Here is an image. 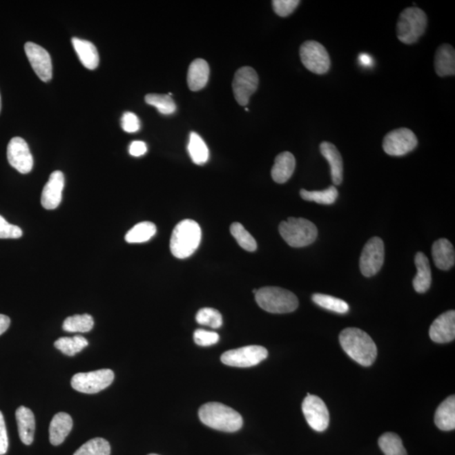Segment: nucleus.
Returning <instances> with one entry per match:
<instances>
[{
  "mask_svg": "<svg viewBox=\"0 0 455 455\" xmlns=\"http://www.w3.org/2000/svg\"><path fill=\"white\" fill-rule=\"evenodd\" d=\"M255 297L260 307L269 313H291L299 307L296 294L278 287H264L258 290Z\"/></svg>",
  "mask_w": 455,
  "mask_h": 455,
  "instance_id": "20e7f679",
  "label": "nucleus"
},
{
  "mask_svg": "<svg viewBox=\"0 0 455 455\" xmlns=\"http://www.w3.org/2000/svg\"><path fill=\"white\" fill-rule=\"evenodd\" d=\"M279 233L290 246L300 248L316 242L318 229L312 222L303 217H289L279 225Z\"/></svg>",
  "mask_w": 455,
  "mask_h": 455,
  "instance_id": "39448f33",
  "label": "nucleus"
},
{
  "mask_svg": "<svg viewBox=\"0 0 455 455\" xmlns=\"http://www.w3.org/2000/svg\"><path fill=\"white\" fill-rule=\"evenodd\" d=\"M434 67L441 77L455 75V51L452 46L443 44L435 55Z\"/></svg>",
  "mask_w": 455,
  "mask_h": 455,
  "instance_id": "5701e85b",
  "label": "nucleus"
},
{
  "mask_svg": "<svg viewBox=\"0 0 455 455\" xmlns=\"http://www.w3.org/2000/svg\"><path fill=\"white\" fill-rule=\"evenodd\" d=\"M122 128L127 133H136L140 129L139 117L133 113H125L122 117Z\"/></svg>",
  "mask_w": 455,
  "mask_h": 455,
  "instance_id": "79ce46f5",
  "label": "nucleus"
},
{
  "mask_svg": "<svg viewBox=\"0 0 455 455\" xmlns=\"http://www.w3.org/2000/svg\"><path fill=\"white\" fill-rule=\"evenodd\" d=\"M147 152V145L143 141H135L129 147L130 155L135 157H140Z\"/></svg>",
  "mask_w": 455,
  "mask_h": 455,
  "instance_id": "c03bdc74",
  "label": "nucleus"
},
{
  "mask_svg": "<svg viewBox=\"0 0 455 455\" xmlns=\"http://www.w3.org/2000/svg\"><path fill=\"white\" fill-rule=\"evenodd\" d=\"M10 319L9 317L5 315H1L0 313V336L8 330V328L10 327Z\"/></svg>",
  "mask_w": 455,
  "mask_h": 455,
  "instance_id": "a18cd8bd",
  "label": "nucleus"
},
{
  "mask_svg": "<svg viewBox=\"0 0 455 455\" xmlns=\"http://www.w3.org/2000/svg\"><path fill=\"white\" fill-rule=\"evenodd\" d=\"M378 446L385 455H407L403 441L398 435L386 433L378 439Z\"/></svg>",
  "mask_w": 455,
  "mask_h": 455,
  "instance_id": "2f4dec72",
  "label": "nucleus"
},
{
  "mask_svg": "<svg viewBox=\"0 0 455 455\" xmlns=\"http://www.w3.org/2000/svg\"><path fill=\"white\" fill-rule=\"evenodd\" d=\"M15 418L21 442L26 445H32L36 429L35 416L33 412L29 408L21 405L15 412Z\"/></svg>",
  "mask_w": 455,
  "mask_h": 455,
  "instance_id": "a211bd4d",
  "label": "nucleus"
},
{
  "mask_svg": "<svg viewBox=\"0 0 455 455\" xmlns=\"http://www.w3.org/2000/svg\"><path fill=\"white\" fill-rule=\"evenodd\" d=\"M7 158L11 166L21 174H28L33 167V157L28 143L20 137H13L8 144Z\"/></svg>",
  "mask_w": 455,
  "mask_h": 455,
  "instance_id": "4468645a",
  "label": "nucleus"
},
{
  "mask_svg": "<svg viewBox=\"0 0 455 455\" xmlns=\"http://www.w3.org/2000/svg\"><path fill=\"white\" fill-rule=\"evenodd\" d=\"M191 159L197 166H202L208 162L209 151L204 139L196 133H191L189 144L187 146Z\"/></svg>",
  "mask_w": 455,
  "mask_h": 455,
  "instance_id": "cd10ccee",
  "label": "nucleus"
},
{
  "mask_svg": "<svg viewBox=\"0 0 455 455\" xmlns=\"http://www.w3.org/2000/svg\"><path fill=\"white\" fill-rule=\"evenodd\" d=\"M148 455H159V454H148Z\"/></svg>",
  "mask_w": 455,
  "mask_h": 455,
  "instance_id": "09e8293b",
  "label": "nucleus"
},
{
  "mask_svg": "<svg viewBox=\"0 0 455 455\" xmlns=\"http://www.w3.org/2000/svg\"><path fill=\"white\" fill-rule=\"evenodd\" d=\"M114 377L113 371L107 369L89 373H79L72 376L71 385L79 392L95 394L112 385Z\"/></svg>",
  "mask_w": 455,
  "mask_h": 455,
  "instance_id": "0eeeda50",
  "label": "nucleus"
},
{
  "mask_svg": "<svg viewBox=\"0 0 455 455\" xmlns=\"http://www.w3.org/2000/svg\"><path fill=\"white\" fill-rule=\"evenodd\" d=\"M145 101L156 107L163 115L173 114L177 110V106L169 95L148 94L145 97Z\"/></svg>",
  "mask_w": 455,
  "mask_h": 455,
  "instance_id": "e433bc0d",
  "label": "nucleus"
},
{
  "mask_svg": "<svg viewBox=\"0 0 455 455\" xmlns=\"http://www.w3.org/2000/svg\"><path fill=\"white\" fill-rule=\"evenodd\" d=\"M342 349L359 365L369 367L377 357V347L369 334L358 328H346L340 334Z\"/></svg>",
  "mask_w": 455,
  "mask_h": 455,
  "instance_id": "f257e3e1",
  "label": "nucleus"
},
{
  "mask_svg": "<svg viewBox=\"0 0 455 455\" xmlns=\"http://www.w3.org/2000/svg\"><path fill=\"white\" fill-rule=\"evenodd\" d=\"M427 14L419 8H407L400 13L397 21V37L405 44H414L425 32Z\"/></svg>",
  "mask_w": 455,
  "mask_h": 455,
  "instance_id": "423d86ee",
  "label": "nucleus"
},
{
  "mask_svg": "<svg viewBox=\"0 0 455 455\" xmlns=\"http://www.w3.org/2000/svg\"><path fill=\"white\" fill-rule=\"evenodd\" d=\"M302 411L312 429L317 432L327 429L330 422V414L326 404L320 397L308 393L302 404Z\"/></svg>",
  "mask_w": 455,
  "mask_h": 455,
  "instance_id": "ddd939ff",
  "label": "nucleus"
},
{
  "mask_svg": "<svg viewBox=\"0 0 455 455\" xmlns=\"http://www.w3.org/2000/svg\"><path fill=\"white\" fill-rule=\"evenodd\" d=\"M110 446L108 441L102 438H95L84 443L74 455H110Z\"/></svg>",
  "mask_w": 455,
  "mask_h": 455,
  "instance_id": "f704fd0d",
  "label": "nucleus"
},
{
  "mask_svg": "<svg viewBox=\"0 0 455 455\" xmlns=\"http://www.w3.org/2000/svg\"><path fill=\"white\" fill-rule=\"evenodd\" d=\"M296 160L290 152H282L275 159L271 169V177L275 182L282 184L289 181L296 170Z\"/></svg>",
  "mask_w": 455,
  "mask_h": 455,
  "instance_id": "412c9836",
  "label": "nucleus"
},
{
  "mask_svg": "<svg viewBox=\"0 0 455 455\" xmlns=\"http://www.w3.org/2000/svg\"><path fill=\"white\" fill-rule=\"evenodd\" d=\"M209 65L204 59H195L190 64L187 72V84L189 89L193 91L204 89L209 81Z\"/></svg>",
  "mask_w": 455,
  "mask_h": 455,
  "instance_id": "393cba45",
  "label": "nucleus"
},
{
  "mask_svg": "<svg viewBox=\"0 0 455 455\" xmlns=\"http://www.w3.org/2000/svg\"><path fill=\"white\" fill-rule=\"evenodd\" d=\"M196 320L202 326H208L213 329H217L223 325V318L221 313L215 309L202 308L197 313Z\"/></svg>",
  "mask_w": 455,
  "mask_h": 455,
  "instance_id": "4c0bfd02",
  "label": "nucleus"
},
{
  "mask_svg": "<svg viewBox=\"0 0 455 455\" xmlns=\"http://www.w3.org/2000/svg\"><path fill=\"white\" fill-rule=\"evenodd\" d=\"M72 428V420L68 413L59 412L49 426V441L52 445L59 446L63 443Z\"/></svg>",
  "mask_w": 455,
  "mask_h": 455,
  "instance_id": "6ab92c4d",
  "label": "nucleus"
},
{
  "mask_svg": "<svg viewBox=\"0 0 455 455\" xmlns=\"http://www.w3.org/2000/svg\"><path fill=\"white\" fill-rule=\"evenodd\" d=\"M193 338L197 345L201 347L212 346L220 341L219 334L214 331L204 330V329H197L194 332Z\"/></svg>",
  "mask_w": 455,
  "mask_h": 455,
  "instance_id": "58836bf2",
  "label": "nucleus"
},
{
  "mask_svg": "<svg viewBox=\"0 0 455 455\" xmlns=\"http://www.w3.org/2000/svg\"><path fill=\"white\" fill-rule=\"evenodd\" d=\"M434 261L438 269L443 271L452 269L455 263V252L453 244L447 239L438 240L432 248Z\"/></svg>",
  "mask_w": 455,
  "mask_h": 455,
  "instance_id": "aec40b11",
  "label": "nucleus"
},
{
  "mask_svg": "<svg viewBox=\"0 0 455 455\" xmlns=\"http://www.w3.org/2000/svg\"><path fill=\"white\" fill-rule=\"evenodd\" d=\"M9 448V438H8L5 418L0 412V455L7 453Z\"/></svg>",
  "mask_w": 455,
  "mask_h": 455,
  "instance_id": "37998d69",
  "label": "nucleus"
},
{
  "mask_svg": "<svg viewBox=\"0 0 455 455\" xmlns=\"http://www.w3.org/2000/svg\"><path fill=\"white\" fill-rule=\"evenodd\" d=\"M25 51L38 77L43 82H48L52 77V65L48 51L41 46L30 41L26 43Z\"/></svg>",
  "mask_w": 455,
  "mask_h": 455,
  "instance_id": "2eb2a0df",
  "label": "nucleus"
},
{
  "mask_svg": "<svg viewBox=\"0 0 455 455\" xmlns=\"http://www.w3.org/2000/svg\"><path fill=\"white\" fill-rule=\"evenodd\" d=\"M259 77L258 72L251 67H242L237 70L233 80L232 87L235 98L240 106L249 102L251 95L258 90Z\"/></svg>",
  "mask_w": 455,
  "mask_h": 455,
  "instance_id": "f8f14e48",
  "label": "nucleus"
},
{
  "mask_svg": "<svg viewBox=\"0 0 455 455\" xmlns=\"http://www.w3.org/2000/svg\"><path fill=\"white\" fill-rule=\"evenodd\" d=\"M300 196L305 201L315 202L324 205L333 204L338 197V191L331 186L322 191H307L302 189Z\"/></svg>",
  "mask_w": 455,
  "mask_h": 455,
  "instance_id": "c756f323",
  "label": "nucleus"
},
{
  "mask_svg": "<svg viewBox=\"0 0 455 455\" xmlns=\"http://www.w3.org/2000/svg\"><path fill=\"white\" fill-rule=\"evenodd\" d=\"M312 300L313 303L328 311L338 313H346L349 311V305L347 302L327 294L315 293L312 296Z\"/></svg>",
  "mask_w": 455,
  "mask_h": 455,
  "instance_id": "72a5a7b5",
  "label": "nucleus"
},
{
  "mask_svg": "<svg viewBox=\"0 0 455 455\" xmlns=\"http://www.w3.org/2000/svg\"><path fill=\"white\" fill-rule=\"evenodd\" d=\"M300 59L308 70L317 75L326 74L331 68V59L326 48L316 41L301 45Z\"/></svg>",
  "mask_w": 455,
  "mask_h": 455,
  "instance_id": "6e6552de",
  "label": "nucleus"
},
{
  "mask_svg": "<svg viewBox=\"0 0 455 455\" xmlns=\"http://www.w3.org/2000/svg\"><path fill=\"white\" fill-rule=\"evenodd\" d=\"M157 229L151 222H142L133 226L125 236L128 243H144L150 240L156 234Z\"/></svg>",
  "mask_w": 455,
  "mask_h": 455,
  "instance_id": "c85d7f7f",
  "label": "nucleus"
},
{
  "mask_svg": "<svg viewBox=\"0 0 455 455\" xmlns=\"http://www.w3.org/2000/svg\"><path fill=\"white\" fill-rule=\"evenodd\" d=\"M360 60L362 61V64L365 65H369L371 63L370 57L367 56L366 55H362L360 57Z\"/></svg>",
  "mask_w": 455,
  "mask_h": 455,
  "instance_id": "49530a36",
  "label": "nucleus"
},
{
  "mask_svg": "<svg viewBox=\"0 0 455 455\" xmlns=\"http://www.w3.org/2000/svg\"><path fill=\"white\" fill-rule=\"evenodd\" d=\"M321 155L330 164L332 182L336 186L341 185L343 180V162L341 154L335 145L329 142L320 144Z\"/></svg>",
  "mask_w": 455,
  "mask_h": 455,
  "instance_id": "4be33fe9",
  "label": "nucleus"
},
{
  "mask_svg": "<svg viewBox=\"0 0 455 455\" xmlns=\"http://www.w3.org/2000/svg\"><path fill=\"white\" fill-rule=\"evenodd\" d=\"M2 102H1V95H0V112H1Z\"/></svg>",
  "mask_w": 455,
  "mask_h": 455,
  "instance_id": "de8ad7c7",
  "label": "nucleus"
},
{
  "mask_svg": "<svg viewBox=\"0 0 455 455\" xmlns=\"http://www.w3.org/2000/svg\"><path fill=\"white\" fill-rule=\"evenodd\" d=\"M198 416L204 425L226 433H235L243 426L242 415L222 403H209L202 405Z\"/></svg>",
  "mask_w": 455,
  "mask_h": 455,
  "instance_id": "f03ea898",
  "label": "nucleus"
},
{
  "mask_svg": "<svg viewBox=\"0 0 455 455\" xmlns=\"http://www.w3.org/2000/svg\"><path fill=\"white\" fill-rule=\"evenodd\" d=\"M23 235L20 227L11 224L0 215V239H19Z\"/></svg>",
  "mask_w": 455,
  "mask_h": 455,
  "instance_id": "a19ab883",
  "label": "nucleus"
},
{
  "mask_svg": "<svg viewBox=\"0 0 455 455\" xmlns=\"http://www.w3.org/2000/svg\"><path fill=\"white\" fill-rule=\"evenodd\" d=\"M200 224L192 220H184L175 227L171 239V251L178 259H186L197 251L201 243Z\"/></svg>",
  "mask_w": 455,
  "mask_h": 455,
  "instance_id": "7ed1b4c3",
  "label": "nucleus"
},
{
  "mask_svg": "<svg viewBox=\"0 0 455 455\" xmlns=\"http://www.w3.org/2000/svg\"><path fill=\"white\" fill-rule=\"evenodd\" d=\"M418 144V139L412 130L401 128L386 135L383 140V148L389 155L403 156L415 150Z\"/></svg>",
  "mask_w": 455,
  "mask_h": 455,
  "instance_id": "9b49d317",
  "label": "nucleus"
},
{
  "mask_svg": "<svg viewBox=\"0 0 455 455\" xmlns=\"http://www.w3.org/2000/svg\"><path fill=\"white\" fill-rule=\"evenodd\" d=\"M94 327L93 317L85 315H75L68 317L64 321L63 329L68 332H89Z\"/></svg>",
  "mask_w": 455,
  "mask_h": 455,
  "instance_id": "473e14b6",
  "label": "nucleus"
},
{
  "mask_svg": "<svg viewBox=\"0 0 455 455\" xmlns=\"http://www.w3.org/2000/svg\"><path fill=\"white\" fill-rule=\"evenodd\" d=\"M64 175L62 171L52 172L41 193V205L48 210L57 208L62 201Z\"/></svg>",
  "mask_w": 455,
  "mask_h": 455,
  "instance_id": "dca6fc26",
  "label": "nucleus"
},
{
  "mask_svg": "<svg viewBox=\"0 0 455 455\" xmlns=\"http://www.w3.org/2000/svg\"><path fill=\"white\" fill-rule=\"evenodd\" d=\"M88 345H89V342L82 336H75L74 338H61L57 339L55 343L57 349L70 357L80 353Z\"/></svg>",
  "mask_w": 455,
  "mask_h": 455,
  "instance_id": "7c9ffc66",
  "label": "nucleus"
},
{
  "mask_svg": "<svg viewBox=\"0 0 455 455\" xmlns=\"http://www.w3.org/2000/svg\"><path fill=\"white\" fill-rule=\"evenodd\" d=\"M436 426L442 431H452L455 428V397L451 396L439 405L435 413Z\"/></svg>",
  "mask_w": 455,
  "mask_h": 455,
  "instance_id": "bb28decb",
  "label": "nucleus"
},
{
  "mask_svg": "<svg viewBox=\"0 0 455 455\" xmlns=\"http://www.w3.org/2000/svg\"><path fill=\"white\" fill-rule=\"evenodd\" d=\"M429 336L430 338L437 343L454 341L455 338V311H447L439 316L432 324Z\"/></svg>",
  "mask_w": 455,
  "mask_h": 455,
  "instance_id": "f3484780",
  "label": "nucleus"
},
{
  "mask_svg": "<svg viewBox=\"0 0 455 455\" xmlns=\"http://www.w3.org/2000/svg\"><path fill=\"white\" fill-rule=\"evenodd\" d=\"M72 43L84 66L90 70H95L99 65V55L95 45L77 37L72 38Z\"/></svg>",
  "mask_w": 455,
  "mask_h": 455,
  "instance_id": "a878e982",
  "label": "nucleus"
},
{
  "mask_svg": "<svg viewBox=\"0 0 455 455\" xmlns=\"http://www.w3.org/2000/svg\"><path fill=\"white\" fill-rule=\"evenodd\" d=\"M415 264L418 273L413 279V287L416 292L424 293L430 289L432 284V271L429 260L423 252H418L415 256Z\"/></svg>",
  "mask_w": 455,
  "mask_h": 455,
  "instance_id": "b1692460",
  "label": "nucleus"
},
{
  "mask_svg": "<svg viewBox=\"0 0 455 455\" xmlns=\"http://www.w3.org/2000/svg\"><path fill=\"white\" fill-rule=\"evenodd\" d=\"M385 244L380 237H373L363 247L360 256L361 273L367 278L374 276L383 267Z\"/></svg>",
  "mask_w": 455,
  "mask_h": 455,
  "instance_id": "9d476101",
  "label": "nucleus"
},
{
  "mask_svg": "<svg viewBox=\"0 0 455 455\" xmlns=\"http://www.w3.org/2000/svg\"><path fill=\"white\" fill-rule=\"evenodd\" d=\"M231 235L238 242L240 247L247 251L253 252L258 249V244L249 232L246 231L242 224L234 223L231 226Z\"/></svg>",
  "mask_w": 455,
  "mask_h": 455,
  "instance_id": "c9c22d12",
  "label": "nucleus"
},
{
  "mask_svg": "<svg viewBox=\"0 0 455 455\" xmlns=\"http://www.w3.org/2000/svg\"><path fill=\"white\" fill-rule=\"evenodd\" d=\"M267 356L269 351L265 347L252 345L225 351L220 359L225 365L236 368H249L265 360Z\"/></svg>",
  "mask_w": 455,
  "mask_h": 455,
  "instance_id": "1a4fd4ad",
  "label": "nucleus"
},
{
  "mask_svg": "<svg viewBox=\"0 0 455 455\" xmlns=\"http://www.w3.org/2000/svg\"><path fill=\"white\" fill-rule=\"evenodd\" d=\"M300 3L299 0H274L273 7L275 13L279 17H287L296 10Z\"/></svg>",
  "mask_w": 455,
  "mask_h": 455,
  "instance_id": "ea45409f",
  "label": "nucleus"
}]
</instances>
